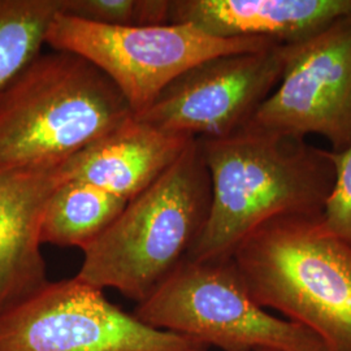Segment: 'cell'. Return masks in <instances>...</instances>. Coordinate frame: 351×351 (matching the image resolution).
<instances>
[{
    "label": "cell",
    "instance_id": "6da1fadb",
    "mask_svg": "<svg viewBox=\"0 0 351 351\" xmlns=\"http://www.w3.org/2000/svg\"><path fill=\"white\" fill-rule=\"evenodd\" d=\"M197 142L210 175L211 203L190 261L229 259L272 219L323 213L336 177L332 151L250 126Z\"/></svg>",
    "mask_w": 351,
    "mask_h": 351
},
{
    "label": "cell",
    "instance_id": "7a4b0ae2",
    "mask_svg": "<svg viewBox=\"0 0 351 351\" xmlns=\"http://www.w3.org/2000/svg\"><path fill=\"white\" fill-rule=\"evenodd\" d=\"M133 116L88 60L42 52L0 95V172L65 163Z\"/></svg>",
    "mask_w": 351,
    "mask_h": 351
},
{
    "label": "cell",
    "instance_id": "3957f363",
    "mask_svg": "<svg viewBox=\"0 0 351 351\" xmlns=\"http://www.w3.org/2000/svg\"><path fill=\"white\" fill-rule=\"evenodd\" d=\"M320 217L272 219L230 259L261 307L314 332L326 351H351V243L324 230Z\"/></svg>",
    "mask_w": 351,
    "mask_h": 351
},
{
    "label": "cell",
    "instance_id": "277c9868",
    "mask_svg": "<svg viewBox=\"0 0 351 351\" xmlns=\"http://www.w3.org/2000/svg\"><path fill=\"white\" fill-rule=\"evenodd\" d=\"M211 203V181L197 138L165 173L84 250L77 278L146 301L188 259Z\"/></svg>",
    "mask_w": 351,
    "mask_h": 351
},
{
    "label": "cell",
    "instance_id": "5b68a950",
    "mask_svg": "<svg viewBox=\"0 0 351 351\" xmlns=\"http://www.w3.org/2000/svg\"><path fill=\"white\" fill-rule=\"evenodd\" d=\"M133 314L147 326L223 351H326L314 332L254 301L230 258L186 259Z\"/></svg>",
    "mask_w": 351,
    "mask_h": 351
},
{
    "label": "cell",
    "instance_id": "8992f818",
    "mask_svg": "<svg viewBox=\"0 0 351 351\" xmlns=\"http://www.w3.org/2000/svg\"><path fill=\"white\" fill-rule=\"evenodd\" d=\"M280 45L264 38L213 37L188 24L108 26L59 13L46 46L71 52L98 68L134 114L147 110L164 88L193 66L213 58Z\"/></svg>",
    "mask_w": 351,
    "mask_h": 351
},
{
    "label": "cell",
    "instance_id": "52a82bcc",
    "mask_svg": "<svg viewBox=\"0 0 351 351\" xmlns=\"http://www.w3.org/2000/svg\"><path fill=\"white\" fill-rule=\"evenodd\" d=\"M199 339L156 329L80 278L49 282L0 314V351H208Z\"/></svg>",
    "mask_w": 351,
    "mask_h": 351
},
{
    "label": "cell",
    "instance_id": "ba28073f",
    "mask_svg": "<svg viewBox=\"0 0 351 351\" xmlns=\"http://www.w3.org/2000/svg\"><path fill=\"white\" fill-rule=\"evenodd\" d=\"M293 43L221 55L177 77L137 119L193 138L226 137L249 124L276 88Z\"/></svg>",
    "mask_w": 351,
    "mask_h": 351
},
{
    "label": "cell",
    "instance_id": "9c48e42d",
    "mask_svg": "<svg viewBox=\"0 0 351 351\" xmlns=\"http://www.w3.org/2000/svg\"><path fill=\"white\" fill-rule=\"evenodd\" d=\"M246 126L306 138L322 136L333 152L351 146V14L293 43L284 73Z\"/></svg>",
    "mask_w": 351,
    "mask_h": 351
},
{
    "label": "cell",
    "instance_id": "30bf717a",
    "mask_svg": "<svg viewBox=\"0 0 351 351\" xmlns=\"http://www.w3.org/2000/svg\"><path fill=\"white\" fill-rule=\"evenodd\" d=\"M68 180L64 163L0 172V314L50 282L40 228L53 193Z\"/></svg>",
    "mask_w": 351,
    "mask_h": 351
},
{
    "label": "cell",
    "instance_id": "8fae6325",
    "mask_svg": "<svg viewBox=\"0 0 351 351\" xmlns=\"http://www.w3.org/2000/svg\"><path fill=\"white\" fill-rule=\"evenodd\" d=\"M351 14V0H171L169 24L213 37L300 43Z\"/></svg>",
    "mask_w": 351,
    "mask_h": 351
},
{
    "label": "cell",
    "instance_id": "7c38bea8",
    "mask_svg": "<svg viewBox=\"0 0 351 351\" xmlns=\"http://www.w3.org/2000/svg\"><path fill=\"white\" fill-rule=\"evenodd\" d=\"M194 139L133 116L64 165L69 180L130 202L156 182Z\"/></svg>",
    "mask_w": 351,
    "mask_h": 351
},
{
    "label": "cell",
    "instance_id": "4fadbf2b",
    "mask_svg": "<svg viewBox=\"0 0 351 351\" xmlns=\"http://www.w3.org/2000/svg\"><path fill=\"white\" fill-rule=\"evenodd\" d=\"M126 204L94 185L68 180L47 204L40 242L84 251L112 226Z\"/></svg>",
    "mask_w": 351,
    "mask_h": 351
},
{
    "label": "cell",
    "instance_id": "5bb4252c",
    "mask_svg": "<svg viewBox=\"0 0 351 351\" xmlns=\"http://www.w3.org/2000/svg\"><path fill=\"white\" fill-rule=\"evenodd\" d=\"M62 0H0V95L42 53Z\"/></svg>",
    "mask_w": 351,
    "mask_h": 351
},
{
    "label": "cell",
    "instance_id": "9a60e30c",
    "mask_svg": "<svg viewBox=\"0 0 351 351\" xmlns=\"http://www.w3.org/2000/svg\"><path fill=\"white\" fill-rule=\"evenodd\" d=\"M336 177L322 213V226L328 233L351 243V146L333 152Z\"/></svg>",
    "mask_w": 351,
    "mask_h": 351
},
{
    "label": "cell",
    "instance_id": "2e32d148",
    "mask_svg": "<svg viewBox=\"0 0 351 351\" xmlns=\"http://www.w3.org/2000/svg\"><path fill=\"white\" fill-rule=\"evenodd\" d=\"M108 26H141V0H62V12Z\"/></svg>",
    "mask_w": 351,
    "mask_h": 351
},
{
    "label": "cell",
    "instance_id": "e0dca14e",
    "mask_svg": "<svg viewBox=\"0 0 351 351\" xmlns=\"http://www.w3.org/2000/svg\"><path fill=\"white\" fill-rule=\"evenodd\" d=\"M259 351H276V350H259Z\"/></svg>",
    "mask_w": 351,
    "mask_h": 351
}]
</instances>
